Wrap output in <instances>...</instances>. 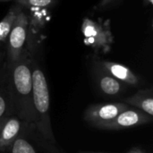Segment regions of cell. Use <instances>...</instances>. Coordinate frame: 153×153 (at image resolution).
<instances>
[{
    "label": "cell",
    "mask_w": 153,
    "mask_h": 153,
    "mask_svg": "<svg viewBox=\"0 0 153 153\" xmlns=\"http://www.w3.org/2000/svg\"><path fill=\"white\" fill-rule=\"evenodd\" d=\"M7 1H10V0H0V2H7Z\"/></svg>",
    "instance_id": "cell-18"
},
{
    "label": "cell",
    "mask_w": 153,
    "mask_h": 153,
    "mask_svg": "<svg viewBox=\"0 0 153 153\" xmlns=\"http://www.w3.org/2000/svg\"><path fill=\"white\" fill-rule=\"evenodd\" d=\"M100 65L110 75L120 82L134 86L139 84L140 82L139 78L129 68L123 65L110 61H103L100 63Z\"/></svg>",
    "instance_id": "cell-8"
},
{
    "label": "cell",
    "mask_w": 153,
    "mask_h": 153,
    "mask_svg": "<svg viewBox=\"0 0 153 153\" xmlns=\"http://www.w3.org/2000/svg\"><path fill=\"white\" fill-rule=\"evenodd\" d=\"M99 85L102 92L109 96L119 94L123 91V84L121 82L110 75L100 64H99Z\"/></svg>",
    "instance_id": "cell-10"
},
{
    "label": "cell",
    "mask_w": 153,
    "mask_h": 153,
    "mask_svg": "<svg viewBox=\"0 0 153 153\" xmlns=\"http://www.w3.org/2000/svg\"><path fill=\"white\" fill-rule=\"evenodd\" d=\"M28 30V18L22 10L18 13L8 35L7 56L10 64L16 62L22 55Z\"/></svg>",
    "instance_id": "cell-4"
},
{
    "label": "cell",
    "mask_w": 153,
    "mask_h": 153,
    "mask_svg": "<svg viewBox=\"0 0 153 153\" xmlns=\"http://www.w3.org/2000/svg\"><path fill=\"white\" fill-rule=\"evenodd\" d=\"M113 1H114V0H101L100 3L98 4V7H99V8H103V7L108 5V4H109L111 2H113Z\"/></svg>",
    "instance_id": "cell-15"
},
{
    "label": "cell",
    "mask_w": 153,
    "mask_h": 153,
    "mask_svg": "<svg viewBox=\"0 0 153 153\" xmlns=\"http://www.w3.org/2000/svg\"><path fill=\"white\" fill-rule=\"evenodd\" d=\"M22 7H48L50 6L54 0H14Z\"/></svg>",
    "instance_id": "cell-14"
},
{
    "label": "cell",
    "mask_w": 153,
    "mask_h": 153,
    "mask_svg": "<svg viewBox=\"0 0 153 153\" xmlns=\"http://www.w3.org/2000/svg\"><path fill=\"white\" fill-rule=\"evenodd\" d=\"M82 153H105V152H82Z\"/></svg>",
    "instance_id": "cell-19"
},
{
    "label": "cell",
    "mask_w": 153,
    "mask_h": 153,
    "mask_svg": "<svg viewBox=\"0 0 153 153\" xmlns=\"http://www.w3.org/2000/svg\"><path fill=\"white\" fill-rule=\"evenodd\" d=\"M128 108L126 103H99L89 106L84 112V119L94 127L100 128L101 126L112 121L121 112Z\"/></svg>",
    "instance_id": "cell-3"
},
{
    "label": "cell",
    "mask_w": 153,
    "mask_h": 153,
    "mask_svg": "<svg viewBox=\"0 0 153 153\" xmlns=\"http://www.w3.org/2000/svg\"><path fill=\"white\" fill-rule=\"evenodd\" d=\"M127 153H146V152H144L143 151H142V150H140V149H138V148H134V149L130 150V151H129Z\"/></svg>",
    "instance_id": "cell-16"
},
{
    "label": "cell",
    "mask_w": 153,
    "mask_h": 153,
    "mask_svg": "<svg viewBox=\"0 0 153 153\" xmlns=\"http://www.w3.org/2000/svg\"><path fill=\"white\" fill-rule=\"evenodd\" d=\"M21 119L17 116H10L0 125V152L9 149L13 142L19 136Z\"/></svg>",
    "instance_id": "cell-7"
},
{
    "label": "cell",
    "mask_w": 153,
    "mask_h": 153,
    "mask_svg": "<svg viewBox=\"0 0 153 153\" xmlns=\"http://www.w3.org/2000/svg\"><path fill=\"white\" fill-rule=\"evenodd\" d=\"M87 45L94 48H104L109 42V34L103 27L92 20L85 19L82 27Z\"/></svg>",
    "instance_id": "cell-6"
},
{
    "label": "cell",
    "mask_w": 153,
    "mask_h": 153,
    "mask_svg": "<svg viewBox=\"0 0 153 153\" xmlns=\"http://www.w3.org/2000/svg\"><path fill=\"white\" fill-rule=\"evenodd\" d=\"M32 77V107L34 124L39 133L50 143H55L49 115V91L43 72L35 67L31 73Z\"/></svg>",
    "instance_id": "cell-2"
},
{
    "label": "cell",
    "mask_w": 153,
    "mask_h": 153,
    "mask_svg": "<svg viewBox=\"0 0 153 153\" xmlns=\"http://www.w3.org/2000/svg\"><path fill=\"white\" fill-rule=\"evenodd\" d=\"M22 11V6L19 4H15L10 8L6 15L0 22V42L5 41L8 37L10 30L13 25V22L18 15V13Z\"/></svg>",
    "instance_id": "cell-11"
},
{
    "label": "cell",
    "mask_w": 153,
    "mask_h": 153,
    "mask_svg": "<svg viewBox=\"0 0 153 153\" xmlns=\"http://www.w3.org/2000/svg\"><path fill=\"white\" fill-rule=\"evenodd\" d=\"M9 93L17 117L26 125L33 126L34 114L32 107L31 65L28 58L22 56L10 64Z\"/></svg>",
    "instance_id": "cell-1"
},
{
    "label": "cell",
    "mask_w": 153,
    "mask_h": 153,
    "mask_svg": "<svg viewBox=\"0 0 153 153\" xmlns=\"http://www.w3.org/2000/svg\"><path fill=\"white\" fill-rule=\"evenodd\" d=\"M13 109V104L9 91L0 90V125L10 117Z\"/></svg>",
    "instance_id": "cell-12"
},
{
    "label": "cell",
    "mask_w": 153,
    "mask_h": 153,
    "mask_svg": "<svg viewBox=\"0 0 153 153\" xmlns=\"http://www.w3.org/2000/svg\"><path fill=\"white\" fill-rule=\"evenodd\" d=\"M146 2L150 4H153V0H146Z\"/></svg>",
    "instance_id": "cell-17"
},
{
    "label": "cell",
    "mask_w": 153,
    "mask_h": 153,
    "mask_svg": "<svg viewBox=\"0 0 153 153\" xmlns=\"http://www.w3.org/2000/svg\"><path fill=\"white\" fill-rule=\"evenodd\" d=\"M125 103L137 108L143 113L152 117L153 98L151 91H139L134 95L126 99Z\"/></svg>",
    "instance_id": "cell-9"
},
{
    "label": "cell",
    "mask_w": 153,
    "mask_h": 153,
    "mask_svg": "<svg viewBox=\"0 0 153 153\" xmlns=\"http://www.w3.org/2000/svg\"><path fill=\"white\" fill-rule=\"evenodd\" d=\"M9 148L10 153H37L33 145L22 136H18Z\"/></svg>",
    "instance_id": "cell-13"
},
{
    "label": "cell",
    "mask_w": 153,
    "mask_h": 153,
    "mask_svg": "<svg viewBox=\"0 0 153 153\" xmlns=\"http://www.w3.org/2000/svg\"><path fill=\"white\" fill-rule=\"evenodd\" d=\"M152 117L136 109H126L121 112L112 121L100 126L104 130H122L126 128L134 127L152 121Z\"/></svg>",
    "instance_id": "cell-5"
}]
</instances>
